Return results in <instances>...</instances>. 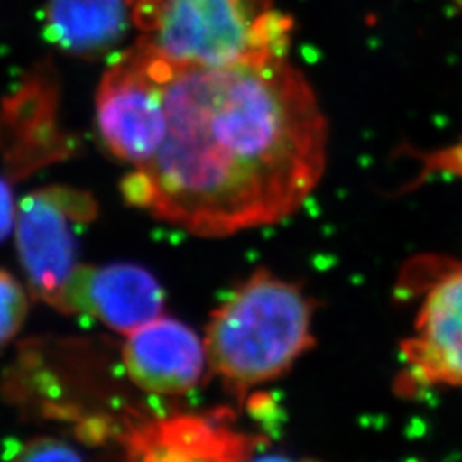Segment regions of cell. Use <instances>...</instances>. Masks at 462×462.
Segmentation results:
<instances>
[{"instance_id":"cell-1","label":"cell","mask_w":462,"mask_h":462,"mask_svg":"<svg viewBox=\"0 0 462 462\" xmlns=\"http://www.w3.org/2000/svg\"><path fill=\"white\" fill-rule=\"evenodd\" d=\"M326 149V116L286 55L168 62L163 141L120 189L160 221L223 238L297 213L324 173Z\"/></svg>"},{"instance_id":"cell-2","label":"cell","mask_w":462,"mask_h":462,"mask_svg":"<svg viewBox=\"0 0 462 462\" xmlns=\"http://www.w3.org/2000/svg\"><path fill=\"white\" fill-rule=\"evenodd\" d=\"M314 312L300 284L257 269L209 317L202 341L211 374L244 401L314 346Z\"/></svg>"},{"instance_id":"cell-3","label":"cell","mask_w":462,"mask_h":462,"mask_svg":"<svg viewBox=\"0 0 462 462\" xmlns=\"http://www.w3.org/2000/svg\"><path fill=\"white\" fill-rule=\"evenodd\" d=\"M133 21L137 42L175 66L286 55L293 30L273 0H134Z\"/></svg>"},{"instance_id":"cell-4","label":"cell","mask_w":462,"mask_h":462,"mask_svg":"<svg viewBox=\"0 0 462 462\" xmlns=\"http://www.w3.org/2000/svg\"><path fill=\"white\" fill-rule=\"evenodd\" d=\"M166 66L165 59L135 42L99 84V135L114 156L134 168L148 163L165 135Z\"/></svg>"},{"instance_id":"cell-5","label":"cell","mask_w":462,"mask_h":462,"mask_svg":"<svg viewBox=\"0 0 462 462\" xmlns=\"http://www.w3.org/2000/svg\"><path fill=\"white\" fill-rule=\"evenodd\" d=\"M97 215L98 204L91 194L66 185L38 189L19 202L17 252L33 297L51 303L78 267V231Z\"/></svg>"},{"instance_id":"cell-6","label":"cell","mask_w":462,"mask_h":462,"mask_svg":"<svg viewBox=\"0 0 462 462\" xmlns=\"http://www.w3.org/2000/svg\"><path fill=\"white\" fill-rule=\"evenodd\" d=\"M264 442L235 429L228 411L170 414L127 430L116 462H248Z\"/></svg>"},{"instance_id":"cell-7","label":"cell","mask_w":462,"mask_h":462,"mask_svg":"<svg viewBox=\"0 0 462 462\" xmlns=\"http://www.w3.org/2000/svg\"><path fill=\"white\" fill-rule=\"evenodd\" d=\"M50 305L64 314L89 315L129 336L162 315L165 295L139 265H78Z\"/></svg>"},{"instance_id":"cell-8","label":"cell","mask_w":462,"mask_h":462,"mask_svg":"<svg viewBox=\"0 0 462 462\" xmlns=\"http://www.w3.org/2000/svg\"><path fill=\"white\" fill-rule=\"evenodd\" d=\"M59 84L50 67H40L0 108V151L16 179L74 152L57 122Z\"/></svg>"},{"instance_id":"cell-9","label":"cell","mask_w":462,"mask_h":462,"mask_svg":"<svg viewBox=\"0 0 462 462\" xmlns=\"http://www.w3.org/2000/svg\"><path fill=\"white\" fill-rule=\"evenodd\" d=\"M122 356L134 383L158 396L192 391L208 365L198 334L180 320L162 315L127 336Z\"/></svg>"},{"instance_id":"cell-10","label":"cell","mask_w":462,"mask_h":462,"mask_svg":"<svg viewBox=\"0 0 462 462\" xmlns=\"http://www.w3.org/2000/svg\"><path fill=\"white\" fill-rule=\"evenodd\" d=\"M401 355L414 382L462 387V271L430 290Z\"/></svg>"},{"instance_id":"cell-11","label":"cell","mask_w":462,"mask_h":462,"mask_svg":"<svg viewBox=\"0 0 462 462\" xmlns=\"http://www.w3.org/2000/svg\"><path fill=\"white\" fill-rule=\"evenodd\" d=\"M129 19V0H49L47 33L67 53L97 59L124 38Z\"/></svg>"},{"instance_id":"cell-12","label":"cell","mask_w":462,"mask_h":462,"mask_svg":"<svg viewBox=\"0 0 462 462\" xmlns=\"http://www.w3.org/2000/svg\"><path fill=\"white\" fill-rule=\"evenodd\" d=\"M28 298L16 278L0 269V347L5 346L24 324Z\"/></svg>"},{"instance_id":"cell-13","label":"cell","mask_w":462,"mask_h":462,"mask_svg":"<svg viewBox=\"0 0 462 462\" xmlns=\"http://www.w3.org/2000/svg\"><path fill=\"white\" fill-rule=\"evenodd\" d=\"M13 462H83V459L62 440L42 437L23 447Z\"/></svg>"},{"instance_id":"cell-14","label":"cell","mask_w":462,"mask_h":462,"mask_svg":"<svg viewBox=\"0 0 462 462\" xmlns=\"http://www.w3.org/2000/svg\"><path fill=\"white\" fill-rule=\"evenodd\" d=\"M16 211L11 183L0 177V242L5 240L11 231L14 230Z\"/></svg>"},{"instance_id":"cell-15","label":"cell","mask_w":462,"mask_h":462,"mask_svg":"<svg viewBox=\"0 0 462 462\" xmlns=\"http://www.w3.org/2000/svg\"><path fill=\"white\" fill-rule=\"evenodd\" d=\"M248 462H295L290 457H284V456H263V457H257V459H252Z\"/></svg>"},{"instance_id":"cell-16","label":"cell","mask_w":462,"mask_h":462,"mask_svg":"<svg viewBox=\"0 0 462 462\" xmlns=\"http://www.w3.org/2000/svg\"><path fill=\"white\" fill-rule=\"evenodd\" d=\"M129 2H131V5H133V2H134V0H129Z\"/></svg>"}]
</instances>
